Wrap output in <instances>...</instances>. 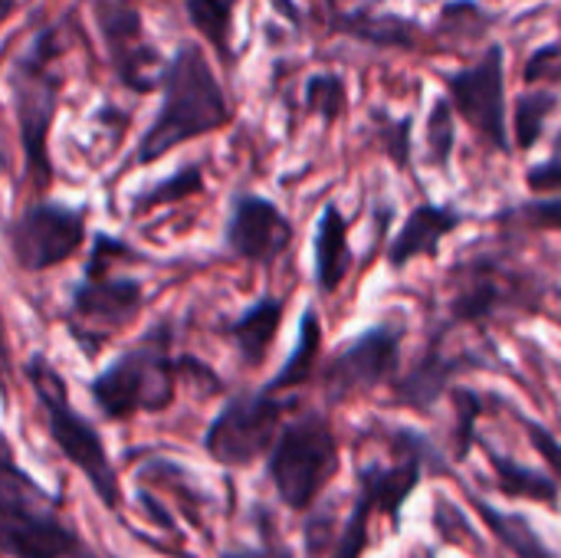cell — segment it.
<instances>
[{
	"label": "cell",
	"mask_w": 561,
	"mask_h": 558,
	"mask_svg": "<svg viewBox=\"0 0 561 558\" xmlns=\"http://www.w3.org/2000/svg\"><path fill=\"white\" fill-rule=\"evenodd\" d=\"M230 122H233V105L207 53L197 43L184 39L168 56L164 76H161V105L151 125L141 132L131 158L138 168H148L161 161L168 151H174L178 145L220 132Z\"/></svg>",
	"instance_id": "obj_1"
},
{
	"label": "cell",
	"mask_w": 561,
	"mask_h": 558,
	"mask_svg": "<svg viewBox=\"0 0 561 558\" xmlns=\"http://www.w3.org/2000/svg\"><path fill=\"white\" fill-rule=\"evenodd\" d=\"M178 375L181 358L171 355V326L158 322L89 382V398L115 424L138 414H161L178 398Z\"/></svg>",
	"instance_id": "obj_2"
},
{
	"label": "cell",
	"mask_w": 561,
	"mask_h": 558,
	"mask_svg": "<svg viewBox=\"0 0 561 558\" xmlns=\"http://www.w3.org/2000/svg\"><path fill=\"white\" fill-rule=\"evenodd\" d=\"M23 378L46 418V431H49V441L56 444V451L66 457V464L72 470L82 474V480L89 483V490L108 513H122V487H118L115 464L105 451V441H102L99 428L72 408L69 388H66V378L59 375V368L53 362H46V355L33 352L23 362Z\"/></svg>",
	"instance_id": "obj_3"
},
{
	"label": "cell",
	"mask_w": 561,
	"mask_h": 558,
	"mask_svg": "<svg viewBox=\"0 0 561 558\" xmlns=\"http://www.w3.org/2000/svg\"><path fill=\"white\" fill-rule=\"evenodd\" d=\"M56 59H59V26H43L26 43V49L10 62L7 72L10 105H13L23 164L33 191H46L53 181L49 132L59 112V89H62V79L53 69Z\"/></svg>",
	"instance_id": "obj_4"
},
{
	"label": "cell",
	"mask_w": 561,
	"mask_h": 558,
	"mask_svg": "<svg viewBox=\"0 0 561 558\" xmlns=\"http://www.w3.org/2000/svg\"><path fill=\"white\" fill-rule=\"evenodd\" d=\"M0 543L7 558H99L62 520L53 497L20 470L10 447L0 477Z\"/></svg>",
	"instance_id": "obj_5"
},
{
	"label": "cell",
	"mask_w": 561,
	"mask_h": 558,
	"mask_svg": "<svg viewBox=\"0 0 561 558\" xmlns=\"http://www.w3.org/2000/svg\"><path fill=\"white\" fill-rule=\"evenodd\" d=\"M115 260H145V253H138L122 237L99 230L92 237L82 276L72 286V299H69V312H66V326L79 322V329H69L79 345L85 342L89 329H95V345H99L108 332L125 329L145 309L141 280L115 276L112 273Z\"/></svg>",
	"instance_id": "obj_6"
},
{
	"label": "cell",
	"mask_w": 561,
	"mask_h": 558,
	"mask_svg": "<svg viewBox=\"0 0 561 558\" xmlns=\"http://www.w3.org/2000/svg\"><path fill=\"white\" fill-rule=\"evenodd\" d=\"M342 464L339 437L322 411H299L289 418L266 454V480L279 503L293 513H309L322 490L335 480Z\"/></svg>",
	"instance_id": "obj_7"
},
{
	"label": "cell",
	"mask_w": 561,
	"mask_h": 558,
	"mask_svg": "<svg viewBox=\"0 0 561 558\" xmlns=\"http://www.w3.org/2000/svg\"><path fill=\"white\" fill-rule=\"evenodd\" d=\"M296 398H279L276 391H237L224 401L214 421L204 431V454L224 470L253 467L266 457L286 424V414L296 408Z\"/></svg>",
	"instance_id": "obj_8"
},
{
	"label": "cell",
	"mask_w": 561,
	"mask_h": 558,
	"mask_svg": "<svg viewBox=\"0 0 561 558\" xmlns=\"http://www.w3.org/2000/svg\"><path fill=\"white\" fill-rule=\"evenodd\" d=\"M89 237V207L30 201L7 220V250L20 273H46L69 263Z\"/></svg>",
	"instance_id": "obj_9"
},
{
	"label": "cell",
	"mask_w": 561,
	"mask_h": 558,
	"mask_svg": "<svg viewBox=\"0 0 561 558\" xmlns=\"http://www.w3.org/2000/svg\"><path fill=\"white\" fill-rule=\"evenodd\" d=\"M404 326L375 322L355 339H348L322 368L319 382L332 405H342L355 395H368L381 385H391L401 368Z\"/></svg>",
	"instance_id": "obj_10"
},
{
	"label": "cell",
	"mask_w": 561,
	"mask_h": 558,
	"mask_svg": "<svg viewBox=\"0 0 561 558\" xmlns=\"http://www.w3.org/2000/svg\"><path fill=\"white\" fill-rule=\"evenodd\" d=\"M444 89L457 105V115L480 132L496 151H510L513 125H510V102H506V49L503 43H490L486 53L463 69L444 76Z\"/></svg>",
	"instance_id": "obj_11"
},
{
	"label": "cell",
	"mask_w": 561,
	"mask_h": 558,
	"mask_svg": "<svg viewBox=\"0 0 561 558\" xmlns=\"http://www.w3.org/2000/svg\"><path fill=\"white\" fill-rule=\"evenodd\" d=\"M92 13H95V26H99V39L105 46L108 66L118 76V82L138 95L161 89L168 59H161V53L148 43L138 3L95 0Z\"/></svg>",
	"instance_id": "obj_12"
},
{
	"label": "cell",
	"mask_w": 561,
	"mask_h": 558,
	"mask_svg": "<svg viewBox=\"0 0 561 558\" xmlns=\"http://www.w3.org/2000/svg\"><path fill=\"white\" fill-rule=\"evenodd\" d=\"M293 220L263 194L237 191L224 220V250L253 266H273L293 247Z\"/></svg>",
	"instance_id": "obj_13"
},
{
	"label": "cell",
	"mask_w": 561,
	"mask_h": 558,
	"mask_svg": "<svg viewBox=\"0 0 561 558\" xmlns=\"http://www.w3.org/2000/svg\"><path fill=\"white\" fill-rule=\"evenodd\" d=\"M536 289L513 283L496 263L473 260L454 270V299H450V322L473 326L483 319L500 316L503 309H536Z\"/></svg>",
	"instance_id": "obj_14"
},
{
	"label": "cell",
	"mask_w": 561,
	"mask_h": 558,
	"mask_svg": "<svg viewBox=\"0 0 561 558\" xmlns=\"http://www.w3.org/2000/svg\"><path fill=\"white\" fill-rule=\"evenodd\" d=\"M467 220V214L457 204H417L411 207V214L404 217V224L394 230L391 243H388V266L391 270H408L414 260H434L440 253V243L460 230Z\"/></svg>",
	"instance_id": "obj_15"
},
{
	"label": "cell",
	"mask_w": 561,
	"mask_h": 558,
	"mask_svg": "<svg viewBox=\"0 0 561 558\" xmlns=\"http://www.w3.org/2000/svg\"><path fill=\"white\" fill-rule=\"evenodd\" d=\"M348 217L335 201H329L316 220V237H312V283L322 296H335L342 283L352 273L355 253L348 240Z\"/></svg>",
	"instance_id": "obj_16"
},
{
	"label": "cell",
	"mask_w": 561,
	"mask_h": 558,
	"mask_svg": "<svg viewBox=\"0 0 561 558\" xmlns=\"http://www.w3.org/2000/svg\"><path fill=\"white\" fill-rule=\"evenodd\" d=\"M467 368V358H450L440 355L437 345H431L424 352V358L414 362L411 372L398 375L391 382V401L398 408H411V411H431L437 408V401L450 391V378Z\"/></svg>",
	"instance_id": "obj_17"
},
{
	"label": "cell",
	"mask_w": 561,
	"mask_h": 558,
	"mask_svg": "<svg viewBox=\"0 0 561 558\" xmlns=\"http://www.w3.org/2000/svg\"><path fill=\"white\" fill-rule=\"evenodd\" d=\"M332 30L342 36H352L358 43H368L375 49H417L421 26L417 20L391 10H375V7H355L345 13L332 16Z\"/></svg>",
	"instance_id": "obj_18"
},
{
	"label": "cell",
	"mask_w": 561,
	"mask_h": 558,
	"mask_svg": "<svg viewBox=\"0 0 561 558\" xmlns=\"http://www.w3.org/2000/svg\"><path fill=\"white\" fill-rule=\"evenodd\" d=\"M283 316H286V299L260 296L230 322V339H233L237 355L247 368H260L266 362V355L279 335Z\"/></svg>",
	"instance_id": "obj_19"
},
{
	"label": "cell",
	"mask_w": 561,
	"mask_h": 558,
	"mask_svg": "<svg viewBox=\"0 0 561 558\" xmlns=\"http://www.w3.org/2000/svg\"><path fill=\"white\" fill-rule=\"evenodd\" d=\"M322 316L319 309L309 303L299 316V329H296V345L293 352L286 355V362L279 365V372L263 385L266 391H293V388H302L316 378V372L322 368L319 358H322Z\"/></svg>",
	"instance_id": "obj_20"
},
{
	"label": "cell",
	"mask_w": 561,
	"mask_h": 558,
	"mask_svg": "<svg viewBox=\"0 0 561 558\" xmlns=\"http://www.w3.org/2000/svg\"><path fill=\"white\" fill-rule=\"evenodd\" d=\"M483 451H486L490 470H493V477H496L500 497L529 500V503H542V506L559 510L561 480L552 470L526 467V464H519V460H513L510 454H500V451H493V447H483Z\"/></svg>",
	"instance_id": "obj_21"
},
{
	"label": "cell",
	"mask_w": 561,
	"mask_h": 558,
	"mask_svg": "<svg viewBox=\"0 0 561 558\" xmlns=\"http://www.w3.org/2000/svg\"><path fill=\"white\" fill-rule=\"evenodd\" d=\"M470 503H473V513L480 516V523L490 529V536H493V539H496L510 556L559 558L556 556V549H549V546H546L542 533L533 526V520H529V516H523V513H510V510H500V506H493L490 500L473 497V493H470Z\"/></svg>",
	"instance_id": "obj_22"
},
{
	"label": "cell",
	"mask_w": 561,
	"mask_h": 558,
	"mask_svg": "<svg viewBox=\"0 0 561 558\" xmlns=\"http://www.w3.org/2000/svg\"><path fill=\"white\" fill-rule=\"evenodd\" d=\"M457 148V105L450 95H437L424 118V145L421 161L434 171H447Z\"/></svg>",
	"instance_id": "obj_23"
},
{
	"label": "cell",
	"mask_w": 561,
	"mask_h": 558,
	"mask_svg": "<svg viewBox=\"0 0 561 558\" xmlns=\"http://www.w3.org/2000/svg\"><path fill=\"white\" fill-rule=\"evenodd\" d=\"M197 194H204V171H201V164H187V168H178L174 174L141 187L131 197V214L145 217L158 207H171V204H181V201L197 197Z\"/></svg>",
	"instance_id": "obj_24"
},
{
	"label": "cell",
	"mask_w": 561,
	"mask_h": 558,
	"mask_svg": "<svg viewBox=\"0 0 561 558\" xmlns=\"http://www.w3.org/2000/svg\"><path fill=\"white\" fill-rule=\"evenodd\" d=\"M556 109H559V95L549 89H529L516 99V105H513V141L519 151H529L539 145Z\"/></svg>",
	"instance_id": "obj_25"
},
{
	"label": "cell",
	"mask_w": 561,
	"mask_h": 558,
	"mask_svg": "<svg viewBox=\"0 0 561 558\" xmlns=\"http://www.w3.org/2000/svg\"><path fill=\"white\" fill-rule=\"evenodd\" d=\"M233 10L237 0H184V13L191 26L210 43V49L224 59L233 56L230 33H233Z\"/></svg>",
	"instance_id": "obj_26"
},
{
	"label": "cell",
	"mask_w": 561,
	"mask_h": 558,
	"mask_svg": "<svg viewBox=\"0 0 561 558\" xmlns=\"http://www.w3.org/2000/svg\"><path fill=\"white\" fill-rule=\"evenodd\" d=\"M371 516H378V500H375V490L358 480L355 487V503H352V513L335 539V556L332 558H362L368 549V529H371Z\"/></svg>",
	"instance_id": "obj_27"
},
{
	"label": "cell",
	"mask_w": 561,
	"mask_h": 558,
	"mask_svg": "<svg viewBox=\"0 0 561 558\" xmlns=\"http://www.w3.org/2000/svg\"><path fill=\"white\" fill-rule=\"evenodd\" d=\"M302 102L322 125H335L348 109V86L339 72H316L302 86Z\"/></svg>",
	"instance_id": "obj_28"
},
{
	"label": "cell",
	"mask_w": 561,
	"mask_h": 558,
	"mask_svg": "<svg viewBox=\"0 0 561 558\" xmlns=\"http://www.w3.org/2000/svg\"><path fill=\"white\" fill-rule=\"evenodd\" d=\"M450 401H454V431H450V451L454 460L463 464L477 444V424L483 418V398L470 388H450Z\"/></svg>",
	"instance_id": "obj_29"
},
{
	"label": "cell",
	"mask_w": 561,
	"mask_h": 558,
	"mask_svg": "<svg viewBox=\"0 0 561 558\" xmlns=\"http://www.w3.org/2000/svg\"><path fill=\"white\" fill-rule=\"evenodd\" d=\"M371 118H375L371 135H375L378 148L388 155V161H394L398 168H408L411 158H414V118L411 115L391 118L381 109H375Z\"/></svg>",
	"instance_id": "obj_30"
},
{
	"label": "cell",
	"mask_w": 561,
	"mask_h": 558,
	"mask_svg": "<svg viewBox=\"0 0 561 558\" xmlns=\"http://www.w3.org/2000/svg\"><path fill=\"white\" fill-rule=\"evenodd\" d=\"M496 220L503 224H519L529 230H556L561 234V197H542V201H526L510 210H503Z\"/></svg>",
	"instance_id": "obj_31"
},
{
	"label": "cell",
	"mask_w": 561,
	"mask_h": 558,
	"mask_svg": "<svg viewBox=\"0 0 561 558\" xmlns=\"http://www.w3.org/2000/svg\"><path fill=\"white\" fill-rule=\"evenodd\" d=\"M486 23H493V13L483 10L480 0H450L444 3L440 16H437V26L444 33H480Z\"/></svg>",
	"instance_id": "obj_32"
},
{
	"label": "cell",
	"mask_w": 561,
	"mask_h": 558,
	"mask_svg": "<svg viewBox=\"0 0 561 558\" xmlns=\"http://www.w3.org/2000/svg\"><path fill=\"white\" fill-rule=\"evenodd\" d=\"M526 187H533L536 194H552L561 191V125L559 132L552 135V148L542 161H536L526 171Z\"/></svg>",
	"instance_id": "obj_33"
},
{
	"label": "cell",
	"mask_w": 561,
	"mask_h": 558,
	"mask_svg": "<svg viewBox=\"0 0 561 558\" xmlns=\"http://www.w3.org/2000/svg\"><path fill=\"white\" fill-rule=\"evenodd\" d=\"M523 421V431H526V437H529V444L536 447V454L542 457V464L556 474L561 480V441L546 428V424H539V421H533V418H519Z\"/></svg>",
	"instance_id": "obj_34"
},
{
	"label": "cell",
	"mask_w": 561,
	"mask_h": 558,
	"mask_svg": "<svg viewBox=\"0 0 561 558\" xmlns=\"http://www.w3.org/2000/svg\"><path fill=\"white\" fill-rule=\"evenodd\" d=\"M561 72V43H546L539 49H533L526 69H523V79L526 82H549L552 76Z\"/></svg>",
	"instance_id": "obj_35"
},
{
	"label": "cell",
	"mask_w": 561,
	"mask_h": 558,
	"mask_svg": "<svg viewBox=\"0 0 561 558\" xmlns=\"http://www.w3.org/2000/svg\"><path fill=\"white\" fill-rule=\"evenodd\" d=\"M220 558H296L293 549H286L283 543L270 539L266 546H237V549H227L220 553Z\"/></svg>",
	"instance_id": "obj_36"
},
{
	"label": "cell",
	"mask_w": 561,
	"mask_h": 558,
	"mask_svg": "<svg viewBox=\"0 0 561 558\" xmlns=\"http://www.w3.org/2000/svg\"><path fill=\"white\" fill-rule=\"evenodd\" d=\"M559 299H561V286H559Z\"/></svg>",
	"instance_id": "obj_37"
},
{
	"label": "cell",
	"mask_w": 561,
	"mask_h": 558,
	"mask_svg": "<svg viewBox=\"0 0 561 558\" xmlns=\"http://www.w3.org/2000/svg\"><path fill=\"white\" fill-rule=\"evenodd\" d=\"M329 3H335V0H329Z\"/></svg>",
	"instance_id": "obj_38"
}]
</instances>
